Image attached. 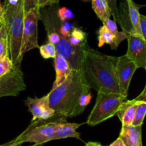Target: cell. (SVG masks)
I'll list each match as a JSON object with an SVG mask.
<instances>
[{
    "mask_svg": "<svg viewBox=\"0 0 146 146\" xmlns=\"http://www.w3.org/2000/svg\"><path fill=\"white\" fill-rule=\"evenodd\" d=\"M0 146H13L12 145V140H11V141L9 142H7V143H5V144L1 145Z\"/></svg>",
    "mask_w": 146,
    "mask_h": 146,
    "instance_id": "obj_35",
    "label": "cell"
},
{
    "mask_svg": "<svg viewBox=\"0 0 146 146\" xmlns=\"http://www.w3.org/2000/svg\"><path fill=\"white\" fill-rule=\"evenodd\" d=\"M54 60L56 77L51 90L55 89L57 87L63 83L70 75L72 71L70 64L63 56L57 53Z\"/></svg>",
    "mask_w": 146,
    "mask_h": 146,
    "instance_id": "obj_13",
    "label": "cell"
},
{
    "mask_svg": "<svg viewBox=\"0 0 146 146\" xmlns=\"http://www.w3.org/2000/svg\"><path fill=\"white\" fill-rule=\"evenodd\" d=\"M40 52L42 57L44 59L54 58L57 54V50H56L55 44L52 43L48 42L45 44L40 46Z\"/></svg>",
    "mask_w": 146,
    "mask_h": 146,
    "instance_id": "obj_21",
    "label": "cell"
},
{
    "mask_svg": "<svg viewBox=\"0 0 146 146\" xmlns=\"http://www.w3.org/2000/svg\"><path fill=\"white\" fill-rule=\"evenodd\" d=\"M146 115V102L137 101L133 125L142 126Z\"/></svg>",
    "mask_w": 146,
    "mask_h": 146,
    "instance_id": "obj_20",
    "label": "cell"
},
{
    "mask_svg": "<svg viewBox=\"0 0 146 146\" xmlns=\"http://www.w3.org/2000/svg\"><path fill=\"white\" fill-rule=\"evenodd\" d=\"M0 23L3 25L4 24V12H3V7H2V5L0 3Z\"/></svg>",
    "mask_w": 146,
    "mask_h": 146,
    "instance_id": "obj_32",
    "label": "cell"
},
{
    "mask_svg": "<svg viewBox=\"0 0 146 146\" xmlns=\"http://www.w3.org/2000/svg\"><path fill=\"white\" fill-rule=\"evenodd\" d=\"M140 30H141L142 36L143 39L146 41V16L145 15H140Z\"/></svg>",
    "mask_w": 146,
    "mask_h": 146,
    "instance_id": "obj_29",
    "label": "cell"
},
{
    "mask_svg": "<svg viewBox=\"0 0 146 146\" xmlns=\"http://www.w3.org/2000/svg\"><path fill=\"white\" fill-rule=\"evenodd\" d=\"M82 125L68 123L66 120V117H63L59 124L57 130L54 133L52 140L67 138V137H75L77 139H80V134L77 132V129L80 127Z\"/></svg>",
    "mask_w": 146,
    "mask_h": 146,
    "instance_id": "obj_15",
    "label": "cell"
},
{
    "mask_svg": "<svg viewBox=\"0 0 146 146\" xmlns=\"http://www.w3.org/2000/svg\"><path fill=\"white\" fill-rule=\"evenodd\" d=\"M57 14H58V17L62 22H67L68 20L72 19L74 17L72 12L66 7L59 8Z\"/></svg>",
    "mask_w": 146,
    "mask_h": 146,
    "instance_id": "obj_24",
    "label": "cell"
},
{
    "mask_svg": "<svg viewBox=\"0 0 146 146\" xmlns=\"http://www.w3.org/2000/svg\"><path fill=\"white\" fill-rule=\"evenodd\" d=\"M42 145H38V144H35V145H32V146H42Z\"/></svg>",
    "mask_w": 146,
    "mask_h": 146,
    "instance_id": "obj_36",
    "label": "cell"
},
{
    "mask_svg": "<svg viewBox=\"0 0 146 146\" xmlns=\"http://www.w3.org/2000/svg\"><path fill=\"white\" fill-rule=\"evenodd\" d=\"M84 1H88V0H84Z\"/></svg>",
    "mask_w": 146,
    "mask_h": 146,
    "instance_id": "obj_38",
    "label": "cell"
},
{
    "mask_svg": "<svg viewBox=\"0 0 146 146\" xmlns=\"http://www.w3.org/2000/svg\"><path fill=\"white\" fill-rule=\"evenodd\" d=\"M102 24L115 36L117 44L118 46L123 40L127 39V36H128L124 32H123V31L122 32H119L118 29H117V23H116L115 21L111 20L110 19H109L102 22Z\"/></svg>",
    "mask_w": 146,
    "mask_h": 146,
    "instance_id": "obj_19",
    "label": "cell"
},
{
    "mask_svg": "<svg viewBox=\"0 0 146 146\" xmlns=\"http://www.w3.org/2000/svg\"><path fill=\"white\" fill-rule=\"evenodd\" d=\"M74 28H75L74 25H72L70 22H62L61 26H60V34L62 35V36L67 38L69 36V35H70V33H71L72 30Z\"/></svg>",
    "mask_w": 146,
    "mask_h": 146,
    "instance_id": "obj_26",
    "label": "cell"
},
{
    "mask_svg": "<svg viewBox=\"0 0 146 146\" xmlns=\"http://www.w3.org/2000/svg\"><path fill=\"white\" fill-rule=\"evenodd\" d=\"M92 7L97 17L102 22L110 19L112 12L107 0H92Z\"/></svg>",
    "mask_w": 146,
    "mask_h": 146,
    "instance_id": "obj_16",
    "label": "cell"
},
{
    "mask_svg": "<svg viewBox=\"0 0 146 146\" xmlns=\"http://www.w3.org/2000/svg\"><path fill=\"white\" fill-rule=\"evenodd\" d=\"M25 89L26 85L20 66L14 64L9 72L0 78V98L17 96Z\"/></svg>",
    "mask_w": 146,
    "mask_h": 146,
    "instance_id": "obj_8",
    "label": "cell"
},
{
    "mask_svg": "<svg viewBox=\"0 0 146 146\" xmlns=\"http://www.w3.org/2000/svg\"><path fill=\"white\" fill-rule=\"evenodd\" d=\"M87 35L86 32L82 31L80 28L75 27L72 30L71 33L67 37L69 43L73 46L87 45Z\"/></svg>",
    "mask_w": 146,
    "mask_h": 146,
    "instance_id": "obj_18",
    "label": "cell"
},
{
    "mask_svg": "<svg viewBox=\"0 0 146 146\" xmlns=\"http://www.w3.org/2000/svg\"><path fill=\"white\" fill-rule=\"evenodd\" d=\"M119 137L126 146H143L142 126L123 125Z\"/></svg>",
    "mask_w": 146,
    "mask_h": 146,
    "instance_id": "obj_12",
    "label": "cell"
},
{
    "mask_svg": "<svg viewBox=\"0 0 146 146\" xmlns=\"http://www.w3.org/2000/svg\"><path fill=\"white\" fill-rule=\"evenodd\" d=\"M85 146H88V143H86V145H85Z\"/></svg>",
    "mask_w": 146,
    "mask_h": 146,
    "instance_id": "obj_37",
    "label": "cell"
},
{
    "mask_svg": "<svg viewBox=\"0 0 146 146\" xmlns=\"http://www.w3.org/2000/svg\"><path fill=\"white\" fill-rule=\"evenodd\" d=\"M88 144V146H102L100 143H97V142H89Z\"/></svg>",
    "mask_w": 146,
    "mask_h": 146,
    "instance_id": "obj_34",
    "label": "cell"
},
{
    "mask_svg": "<svg viewBox=\"0 0 146 146\" xmlns=\"http://www.w3.org/2000/svg\"><path fill=\"white\" fill-rule=\"evenodd\" d=\"M25 13L31 9L38 8V0H25Z\"/></svg>",
    "mask_w": 146,
    "mask_h": 146,
    "instance_id": "obj_27",
    "label": "cell"
},
{
    "mask_svg": "<svg viewBox=\"0 0 146 146\" xmlns=\"http://www.w3.org/2000/svg\"><path fill=\"white\" fill-rule=\"evenodd\" d=\"M135 100L137 101H141V102H146V84L145 88L143 89V90L142 91L141 93L138 95L136 98H135Z\"/></svg>",
    "mask_w": 146,
    "mask_h": 146,
    "instance_id": "obj_30",
    "label": "cell"
},
{
    "mask_svg": "<svg viewBox=\"0 0 146 146\" xmlns=\"http://www.w3.org/2000/svg\"><path fill=\"white\" fill-rule=\"evenodd\" d=\"M6 34H7L6 29H5V26H4V25H2V26L0 27V40H1L2 36H5V35H6Z\"/></svg>",
    "mask_w": 146,
    "mask_h": 146,
    "instance_id": "obj_33",
    "label": "cell"
},
{
    "mask_svg": "<svg viewBox=\"0 0 146 146\" xmlns=\"http://www.w3.org/2000/svg\"><path fill=\"white\" fill-rule=\"evenodd\" d=\"M105 44H110L111 49L114 50H115L118 47L115 36L105 25H102L98 30V47H101Z\"/></svg>",
    "mask_w": 146,
    "mask_h": 146,
    "instance_id": "obj_17",
    "label": "cell"
},
{
    "mask_svg": "<svg viewBox=\"0 0 146 146\" xmlns=\"http://www.w3.org/2000/svg\"><path fill=\"white\" fill-rule=\"evenodd\" d=\"M6 56H9V42L7 34L0 40V60L3 59Z\"/></svg>",
    "mask_w": 146,
    "mask_h": 146,
    "instance_id": "obj_23",
    "label": "cell"
},
{
    "mask_svg": "<svg viewBox=\"0 0 146 146\" xmlns=\"http://www.w3.org/2000/svg\"><path fill=\"white\" fill-rule=\"evenodd\" d=\"M127 51L125 55L135 64L137 68L146 70V41L138 36L128 35Z\"/></svg>",
    "mask_w": 146,
    "mask_h": 146,
    "instance_id": "obj_10",
    "label": "cell"
},
{
    "mask_svg": "<svg viewBox=\"0 0 146 146\" xmlns=\"http://www.w3.org/2000/svg\"><path fill=\"white\" fill-rule=\"evenodd\" d=\"M41 19L39 8H35L25 13L24 19L21 57L29 50L40 48L37 39V23Z\"/></svg>",
    "mask_w": 146,
    "mask_h": 146,
    "instance_id": "obj_7",
    "label": "cell"
},
{
    "mask_svg": "<svg viewBox=\"0 0 146 146\" xmlns=\"http://www.w3.org/2000/svg\"><path fill=\"white\" fill-rule=\"evenodd\" d=\"M140 6L133 0H125L120 3L118 8L119 25L122 31L127 36L134 35L143 37L140 25Z\"/></svg>",
    "mask_w": 146,
    "mask_h": 146,
    "instance_id": "obj_6",
    "label": "cell"
},
{
    "mask_svg": "<svg viewBox=\"0 0 146 146\" xmlns=\"http://www.w3.org/2000/svg\"><path fill=\"white\" fill-rule=\"evenodd\" d=\"M60 0H38V8L46 7L52 6L59 4Z\"/></svg>",
    "mask_w": 146,
    "mask_h": 146,
    "instance_id": "obj_28",
    "label": "cell"
},
{
    "mask_svg": "<svg viewBox=\"0 0 146 146\" xmlns=\"http://www.w3.org/2000/svg\"><path fill=\"white\" fill-rule=\"evenodd\" d=\"M137 69L135 64L125 54L118 57L116 67V75L121 95L127 96L130 81Z\"/></svg>",
    "mask_w": 146,
    "mask_h": 146,
    "instance_id": "obj_9",
    "label": "cell"
},
{
    "mask_svg": "<svg viewBox=\"0 0 146 146\" xmlns=\"http://www.w3.org/2000/svg\"><path fill=\"white\" fill-rule=\"evenodd\" d=\"M90 89L81 69L72 70L66 80L47 95L55 115L72 117L83 113L90 102Z\"/></svg>",
    "mask_w": 146,
    "mask_h": 146,
    "instance_id": "obj_1",
    "label": "cell"
},
{
    "mask_svg": "<svg viewBox=\"0 0 146 146\" xmlns=\"http://www.w3.org/2000/svg\"><path fill=\"white\" fill-rule=\"evenodd\" d=\"M107 2L111 9L113 20L115 21L116 23L119 24V9L117 7V0H107Z\"/></svg>",
    "mask_w": 146,
    "mask_h": 146,
    "instance_id": "obj_25",
    "label": "cell"
},
{
    "mask_svg": "<svg viewBox=\"0 0 146 146\" xmlns=\"http://www.w3.org/2000/svg\"><path fill=\"white\" fill-rule=\"evenodd\" d=\"M13 65L14 64L9 56H6L0 60V78L12 70Z\"/></svg>",
    "mask_w": 146,
    "mask_h": 146,
    "instance_id": "obj_22",
    "label": "cell"
},
{
    "mask_svg": "<svg viewBox=\"0 0 146 146\" xmlns=\"http://www.w3.org/2000/svg\"><path fill=\"white\" fill-rule=\"evenodd\" d=\"M118 57L104 54L88 47L84 51L81 70L87 83L98 92L120 93L116 75Z\"/></svg>",
    "mask_w": 146,
    "mask_h": 146,
    "instance_id": "obj_2",
    "label": "cell"
},
{
    "mask_svg": "<svg viewBox=\"0 0 146 146\" xmlns=\"http://www.w3.org/2000/svg\"><path fill=\"white\" fill-rule=\"evenodd\" d=\"M25 104L32 115V122L36 120H47L55 115L54 110L50 107L47 95L41 98H27Z\"/></svg>",
    "mask_w": 146,
    "mask_h": 146,
    "instance_id": "obj_11",
    "label": "cell"
},
{
    "mask_svg": "<svg viewBox=\"0 0 146 146\" xmlns=\"http://www.w3.org/2000/svg\"><path fill=\"white\" fill-rule=\"evenodd\" d=\"M127 97L120 93L98 92L95 106L88 116L86 123L95 126L117 114L121 104Z\"/></svg>",
    "mask_w": 146,
    "mask_h": 146,
    "instance_id": "obj_5",
    "label": "cell"
},
{
    "mask_svg": "<svg viewBox=\"0 0 146 146\" xmlns=\"http://www.w3.org/2000/svg\"><path fill=\"white\" fill-rule=\"evenodd\" d=\"M109 146H126V145H125V143H123V140L118 137V138H117V140H115V141L113 142V143H111V144Z\"/></svg>",
    "mask_w": 146,
    "mask_h": 146,
    "instance_id": "obj_31",
    "label": "cell"
},
{
    "mask_svg": "<svg viewBox=\"0 0 146 146\" xmlns=\"http://www.w3.org/2000/svg\"><path fill=\"white\" fill-rule=\"evenodd\" d=\"M0 24H1V23H0Z\"/></svg>",
    "mask_w": 146,
    "mask_h": 146,
    "instance_id": "obj_39",
    "label": "cell"
},
{
    "mask_svg": "<svg viewBox=\"0 0 146 146\" xmlns=\"http://www.w3.org/2000/svg\"><path fill=\"white\" fill-rule=\"evenodd\" d=\"M137 101L135 99L132 100H125L119 108L117 116L121 121L123 125H132L134 121Z\"/></svg>",
    "mask_w": 146,
    "mask_h": 146,
    "instance_id": "obj_14",
    "label": "cell"
},
{
    "mask_svg": "<svg viewBox=\"0 0 146 146\" xmlns=\"http://www.w3.org/2000/svg\"><path fill=\"white\" fill-rule=\"evenodd\" d=\"M63 117H64L54 115L47 120H36L32 122L23 133L12 140V145L20 146L25 143L43 145L51 141Z\"/></svg>",
    "mask_w": 146,
    "mask_h": 146,
    "instance_id": "obj_4",
    "label": "cell"
},
{
    "mask_svg": "<svg viewBox=\"0 0 146 146\" xmlns=\"http://www.w3.org/2000/svg\"><path fill=\"white\" fill-rule=\"evenodd\" d=\"M25 0H5L4 4V24L8 42L9 54L14 64L20 66L24 19L25 16Z\"/></svg>",
    "mask_w": 146,
    "mask_h": 146,
    "instance_id": "obj_3",
    "label": "cell"
}]
</instances>
